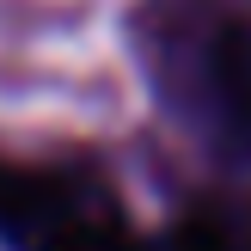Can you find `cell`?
Instances as JSON below:
<instances>
[{
	"mask_svg": "<svg viewBox=\"0 0 251 251\" xmlns=\"http://www.w3.org/2000/svg\"><path fill=\"white\" fill-rule=\"evenodd\" d=\"M25 251H141V239H135L129 221L117 215V202H110L98 184H86Z\"/></svg>",
	"mask_w": 251,
	"mask_h": 251,
	"instance_id": "cell-1",
	"label": "cell"
},
{
	"mask_svg": "<svg viewBox=\"0 0 251 251\" xmlns=\"http://www.w3.org/2000/svg\"><path fill=\"white\" fill-rule=\"evenodd\" d=\"M208 92H215L233 141L251 153V25H227L208 43Z\"/></svg>",
	"mask_w": 251,
	"mask_h": 251,
	"instance_id": "cell-2",
	"label": "cell"
},
{
	"mask_svg": "<svg viewBox=\"0 0 251 251\" xmlns=\"http://www.w3.org/2000/svg\"><path fill=\"white\" fill-rule=\"evenodd\" d=\"M172 251H251V208L202 202L172 227Z\"/></svg>",
	"mask_w": 251,
	"mask_h": 251,
	"instance_id": "cell-3",
	"label": "cell"
}]
</instances>
